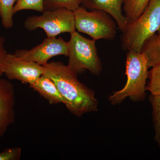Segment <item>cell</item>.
Returning <instances> with one entry per match:
<instances>
[{
    "label": "cell",
    "instance_id": "9a60e30c",
    "mask_svg": "<svg viewBox=\"0 0 160 160\" xmlns=\"http://www.w3.org/2000/svg\"><path fill=\"white\" fill-rule=\"evenodd\" d=\"M152 108V117L155 130V139L160 148V95L150 96Z\"/></svg>",
    "mask_w": 160,
    "mask_h": 160
},
{
    "label": "cell",
    "instance_id": "5b68a950",
    "mask_svg": "<svg viewBox=\"0 0 160 160\" xmlns=\"http://www.w3.org/2000/svg\"><path fill=\"white\" fill-rule=\"evenodd\" d=\"M75 25L78 32L89 35L92 39L112 40L117 34V23L106 12L89 11L82 6L74 10Z\"/></svg>",
    "mask_w": 160,
    "mask_h": 160
},
{
    "label": "cell",
    "instance_id": "9c48e42d",
    "mask_svg": "<svg viewBox=\"0 0 160 160\" xmlns=\"http://www.w3.org/2000/svg\"><path fill=\"white\" fill-rule=\"evenodd\" d=\"M15 93L9 80L0 78V138L15 120Z\"/></svg>",
    "mask_w": 160,
    "mask_h": 160
},
{
    "label": "cell",
    "instance_id": "5bb4252c",
    "mask_svg": "<svg viewBox=\"0 0 160 160\" xmlns=\"http://www.w3.org/2000/svg\"><path fill=\"white\" fill-rule=\"evenodd\" d=\"M17 0H0V17L2 26L6 29L13 26V7Z\"/></svg>",
    "mask_w": 160,
    "mask_h": 160
},
{
    "label": "cell",
    "instance_id": "8fae6325",
    "mask_svg": "<svg viewBox=\"0 0 160 160\" xmlns=\"http://www.w3.org/2000/svg\"><path fill=\"white\" fill-rule=\"evenodd\" d=\"M29 87L37 92L50 104L62 103L66 101L61 94L54 82L45 74H43Z\"/></svg>",
    "mask_w": 160,
    "mask_h": 160
},
{
    "label": "cell",
    "instance_id": "ba28073f",
    "mask_svg": "<svg viewBox=\"0 0 160 160\" xmlns=\"http://www.w3.org/2000/svg\"><path fill=\"white\" fill-rule=\"evenodd\" d=\"M3 72L9 81L17 80L29 86L45 73V69L44 66L23 59L14 53H8Z\"/></svg>",
    "mask_w": 160,
    "mask_h": 160
},
{
    "label": "cell",
    "instance_id": "52a82bcc",
    "mask_svg": "<svg viewBox=\"0 0 160 160\" xmlns=\"http://www.w3.org/2000/svg\"><path fill=\"white\" fill-rule=\"evenodd\" d=\"M68 44L62 38H46L41 44L30 49H18L14 54L23 59L44 66L53 57L68 56Z\"/></svg>",
    "mask_w": 160,
    "mask_h": 160
},
{
    "label": "cell",
    "instance_id": "7a4b0ae2",
    "mask_svg": "<svg viewBox=\"0 0 160 160\" xmlns=\"http://www.w3.org/2000/svg\"><path fill=\"white\" fill-rule=\"evenodd\" d=\"M149 68L147 60L142 53L128 51L126 59L127 82L122 89L109 97L108 99L110 104L115 106L127 98L133 102L143 101L146 97Z\"/></svg>",
    "mask_w": 160,
    "mask_h": 160
},
{
    "label": "cell",
    "instance_id": "ac0fdd59",
    "mask_svg": "<svg viewBox=\"0 0 160 160\" xmlns=\"http://www.w3.org/2000/svg\"><path fill=\"white\" fill-rule=\"evenodd\" d=\"M148 79L149 82L146 86V90L152 95H160V65L152 67L149 72Z\"/></svg>",
    "mask_w": 160,
    "mask_h": 160
},
{
    "label": "cell",
    "instance_id": "7c38bea8",
    "mask_svg": "<svg viewBox=\"0 0 160 160\" xmlns=\"http://www.w3.org/2000/svg\"><path fill=\"white\" fill-rule=\"evenodd\" d=\"M141 52L145 55L149 67L160 66V31L146 40Z\"/></svg>",
    "mask_w": 160,
    "mask_h": 160
},
{
    "label": "cell",
    "instance_id": "2e32d148",
    "mask_svg": "<svg viewBox=\"0 0 160 160\" xmlns=\"http://www.w3.org/2000/svg\"><path fill=\"white\" fill-rule=\"evenodd\" d=\"M82 1V0H44V9L49 10L63 8L73 11L81 6Z\"/></svg>",
    "mask_w": 160,
    "mask_h": 160
},
{
    "label": "cell",
    "instance_id": "3957f363",
    "mask_svg": "<svg viewBox=\"0 0 160 160\" xmlns=\"http://www.w3.org/2000/svg\"><path fill=\"white\" fill-rule=\"evenodd\" d=\"M159 31L160 0H150L142 14L122 32V46L127 51L141 52L146 40Z\"/></svg>",
    "mask_w": 160,
    "mask_h": 160
},
{
    "label": "cell",
    "instance_id": "30bf717a",
    "mask_svg": "<svg viewBox=\"0 0 160 160\" xmlns=\"http://www.w3.org/2000/svg\"><path fill=\"white\" fill-rule=\"evenodd\" d=\"M125 0H82L81 6L86 9L100 10L111 15L122 32L128 24V21L123 12Z\"/></svg>",
    "mask_w": 160,
    "mask_h": 160
},
{
    "label": "cell",
    "instance_id": "6da1fadb",
    "mask_svg": "<svg viewBox=\"0 0 160 160\" xmlns=\"http://www.w3.org/2000/svg\"><path fill=\"white\" fill-rule=\"evenodd\" d=\"M44 74L52 80L64 98L65 106L78 117L98 110V102L94 91L81 82L78 74L61 62H53L44 65Z\"/></svg>",
    "mask_w": 160,
    "mask_h": 160
},
{
    "label": "cell",
    "instance_id": "ffe728a7",
    "mask_svg": "<svg viewBox=\"0 0 160 160\" xmlns=\"http://www.w3.org/2000/svg\"><path fill=\"white\" fill-rule=\"evenodd\" d=\"M5 38L0 36V78L4 74L3 68L8 54L5 47Z\"/></svg>",
    "mask_w": 160,
    "mask_h": 160
},
{
    "label": "cell",
    "instance_id": "8992f818",
    "mask_svg": "<svg viewBox=\"0 0 160 160\" xmlns=\"http://www.w3.org/2000/svg\"><path fill=\"white\" fill-rule=\"evenodd\" d=\"M24 26L28 31L42 29L47 37L51 38L63 33L71 34L76 30L73 12L63 8L45 10L41 15L29 17Z\"/></svg>",
    "mask_w": 160,
    "mask_h": 160
},
{
    "label": "cell",
    "instance_id": "4fadbf2b",
    "mask_svg": "<svg viewBox=\"0 0 160 160\" xmlns=\"http://www.w3.org/2000/svg\"><path fill=\"white\" fill-rule=\"evenodd\" d=\"M149 1L125 0L123 6V11L129 22L136 20L142 14Z\"/></svg>",
    "mask_w": 160,
    "mask_h": 160
},
{
    "label": "cell",
    "instance_id": "e0dca14e",
    "mask_svg": "<svg viewBox=\"0 0 160 160\" xmlns=\"http://www.w3.org/2000/svg\"><path fill=\"white\" fill-rule=\"evenodd\" d=\"M23 10H32L42 12L44 11V0H17L13 7V13Z\"/></svg>",
    "mask_w": 160,
    "mask_h": 160
},
{
    "label": "cell",
    "instance_id": "277c9868",
    "mask_svg": "<svg viewBox=\"0 0 160 160\" xmlns=\"http://www.w3.org/2000/svg\"><path fill=\"white\" fill-rule=\"evenodd\" d=\"M95 40L84 37L75 31L70 34L68 44V66L77 74L88 70L99 76L102 72V62L98 55Z\"/></svg>",
    "mask_w": 160,
    "mask_h": 160
},
{
    "label": "cell",
    "instance_id": "d6986e66",
    "mask_svg": "<svg viewBox=\"0 0 160 160\" xmlns=\"http://www.w3.org/2000/svg\"><path fill=\"white\" fill-rule=\"evenodd\" d=\"M22 150L20 147H12L0 152V160H19L21 159Z\"/></svg>",
    "mask_w": 160,
    "mask_h": 160
}]
</instances>
